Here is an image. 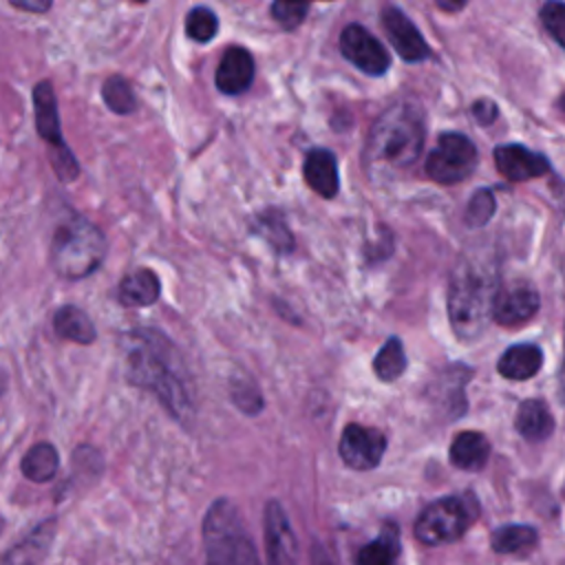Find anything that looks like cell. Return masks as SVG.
<instances>
[{"label": "cell", "instance_id": "1", "mask_svg": "<svg viewBox=\"0 0 565 565\" xmlns=\"http://www.w3.org/2000/svg\"><path fill=\"white\" fill-rule=\"evenodd\" d=\"M181 358L170 340L152 329L128 333L126 377L130 384L152 391L177 419L192 415V399L185 384Z\"/></svg>", "mask_w": 565, "mask_h": 565}, {"label": "cell", "instance_id": "25", "mask_svg": "<svg viewBox=\"0 0 565 565\" xmlns=\"http://www.w3.org/2000/svg\"><path fill=\"white\" fill-rule=\"evenodd\" d=\"M22 475L33 481V483H44V481H51L55 475H57V468H60V455L55 450L53 444L49 441H40V444H33L26 455L22 457Z\"/></svg>", "mask_w": 565, "mask_h": 565}, {"label": "cell", "instance_id": "35", "mask_svg": "<svg viewBox=\"0 0 565 565\" xmlns=\"http://www.w3.org/2000/svg\"><path fill=\"white\" fill-rule=\"evenodd\" d=\"M11 7L18 11H29V13H46L51 9V2L49 0H26V2L13 0Z\"/></svg>", "mask_w": 565, "mask_h": 565}, {"label": "cell", "instance_id": "38", "mask_svg": "<svg viewBox=\"0 0 565 565\" xmlns=\"http://www.w3.org/2000/svg\"><path fill=\"white\" fill-rule=\"evenodd\" d=\"M0 532H2V519H0Z\"/></svg>", "mask_w": 565, "mask_h": 565}, {"label": "cell", "instance_id": "28", "mask_svg": "<svg viewBox=\"0 0 565 565\" xmlns=\"http://www.w3.org/2000/svg\"><path fill=\"white\" fill-rule=\"evenodd\" d=\"M102 99L117 115H130L137 110V97L128 79L121 75H110L102 86Z\"/></svg>", "mask_w": 565, "mask_h": 565}, {"label": "cell", "instance_id": "6", "mask_svg": "<svg viewBox=\"0 0 565 565\" xmlns=\"http://www.w3.org/2000/svg\"><path fill=\"white\" fill-rule=\"evenodd\" d=\"M477 514V505L470 497H444L428 503L417 521H415V536L424 545H441L457 541L463 536L468 525Z\"/></svg>", "mask_w": 565, "mask_h": 565}, {"label": "cell", "instance_id": "37", "mask_svg": "<svg viewBox=\"0 0 565 565\" xmlns=\"http://www.w3.org/2000/svg\"><path fill=\"white\" fill-rule=\"evenodd\" d=\"M7 382H9V380H7V373H4V369L0 366V397H2L4 391H7Z\"/></svg>", "mask_w": 565, "mask_h": 565}, {"label": "cell", "instance_id": "31", "mask_svg": "<svg viewBox=\"0 0 565 565\" xmlns=\"http://www.w3.org/2000/svg\"><path fill=\"white\" fill-rule=\"evenodd\" d=\"M311 4L309 2H285L278 0L271 4V18L278 22V26H282L285 31H294L296 26L302 24L305 15L309 13Z\"/></svg>", "mask_w": 565, "mask_h": 565}, {"label": "cell", "instance_id": "22", "mask_svg": "<svg viewBox=\"0 0 565 565\" xmlns=\"http://www.w3.org/2000/svg\"><path fill=\"white\" fill-rule=\"evenodd\" d=\"M402 545H399V532L393 523L384 525L382 532L362 545L355 554V565H399Z\"/></svg>", "mask_w": 565, "mask_h": 565}, {"label": "cell", "instance_id": "19", "mask_svg": "<svg viewBox=\"0 0 565 565\" xmlns=\"http://www.w3.org/2000/svg\"><path fill=\"white\" fill-rule=\"evenodd\" d=\"M488 459H490V441L483 433L463 430L455 435L450 444V463L455 468L477 472L488 463Z\"/></svg>", "mask_w": 565, "mask_h": 565}, {"label": "cell", "instance_id": "11", "mask_svg": "<svg viewBox=\"0 0 565 565\" xmlns=\"http://www.w3.org/2000/svg\"><path fill=\"white\" fill-rule=\"evenodd\" d=\"M340 457L353 470H373L384 457L386 437L380 428L347 424L340 437Z\"/></svg>", "mask_w": 565, "mask_h": 565}, {"label": "cell", "instance_id": "13", "mask_svg": "<svg viewBox=\"0 0 565 565\" xmlns=\"http://www.w3.org/2000/svg\"><path fill=\"white\" fill-rule=\"evenodd\" d=\"M382 26L402 60L417 64L430 55V49H428L426 40L422 38L419 29L413 24V20L399 7L386 4L382 9Z\"/></svg>", "mask_w": 565, "mask_h": 565}, {"label": "cell", "instance_id": "16", "mask_svg": "<svg viewBox=\"0 0 565 565\" xmlns=\"http://www.w3.org/2000/svg\"><path fill=\"white\" fill-rule=\"evenodd\" d=\"M305 181L307 185L324 196V199H333L340 190V177H338V161L335 154L327 148H313L307 152L305 157Z\"/></svg>", "mask_w": 565, "mask_h": 565}, {"label": "cell", "instance_id": "36", "mask_svg": "<svg viewBox=\"0 0 565 565\" xmlns=\"http://www.w3.org/2000/svg\"><path fill=\"white\" fill-rule=\"evenodd\" d=\"M441 11H459V9H463V2H455V4H448V2H439L437 4Z\"/></svg>", "mask_w": 565, "mask_h": 565}, {"label": "cell", "instance_id": "9", "mask_svg": "<svg viewBox=\"0 0 565 565\" xmlns=\"http://www.w3.org/2000/svg\"><path fill=\"white\" fill-rule=\"evenodd\" d=\"M340 53L362 73L380 77L388 71L391 57L384 44L362 24H347L340 33Z\"/></svg>", "mask_w": 565, "mask_h": 565}, {"label": "cell", "instance_id": "7", "mask_svg": "<svg viewBox=\"0 0 565 565\" xmlns=\"http://www.w3.org/2000/svg\"><path fill=\"white\" fill-rule=\"evenodd\" d=\"M33 110H35V128L38 135L51 146V166L62 181H73L79 174V163L71 148L64 143L57 99L53 84L42 79L33 88Z\"/></svg>", "mask_w": 565, "mask_h": 565}, {"label": "cell", "instance_id": "15", "mask_svg": "<svg viewBox=\"0 0 565 565\" xmlns=\"http://www.w3.org/2000/svg\"><path fill=\"white\" fill-rule=\"evenodd\" d=\"M254 57L243 46H230L214 73V84L223 95H241L245 93L254 82Z\"/></svg>", "mask_w": 565, "mask_h": 565}, {"label": "cell", "instance_id": "29", "mask_svg": "<svg viewBox=\"0 0 565 565\" xmlns=\"http://www.w3.org/2000/svg\"><path fill=\"white\" fill-rule=\"evenodd\" d=\"M185 33L194 42H210L218 33V18L207 7H194L185 15Z\"/></svg>", "mask_w": 565, "mask_h": 565}, {"label": "cell", "instance_id": "8", "mask_svg": "<svg viewBox=\"0 0 565 565\" xmlns=\"http://www.w3.org/2000/svg\"><path fill=\"white\" fill-rule=\"evenodd\" d=\"M477 161L479 152L470 137L461 132H444L426 159V174L437 183L452 185L468 179L477 168Z\"/></svg>", "mask_w": 565, "mask_h": 565}, {"label": "cell", "instance_id": "12", "mask_svg": "<svg viewBox=\"0 0 565 565\" xmlns=\"http://www.w3.org/2000/svg\"><path fill=\"white\" fill-rule=\"evenodd\" d=\"M265 545L267 565H298V543L287 512L278 501L265 505Z\"/></svg>", "mask_w": 565, "mask_h": 565}, {"label": "cell", "instance_id": "14", "mask_svg": "<svg viewBox=\"0 0 565 565\" xmlns=\"http://www.w3.org/2000/svg\"><path fill=\"white\" fill-rule=\"evenodd\" d=\"M492 157H494L497 170L508 181H527V179H536V177H543L545 172H550V161L543 154L532 152L530 148H525L521 143L497 146Z\"/></svg>", "mask_w": 565, "mask_h": 565}, {"label": "cell", "instance_id": "24", "mask_svg": "<svg viewBox=\"0 0 565 565\" xmlns=\"http://www.w3.org/2000/svg\"><path fill=\"white\" fill-rule=\"evenodd\" d=\"M252 232L265 238V243L271 245V249L278 254H289L294 249V234L278 210L258 212L252 221Z\"/></svg>", "mask_w": 565, "mask_h": 565}, {"label": "cell", "instance_id": "32", "mask_svg": "<svg viewBox=\"0 0 565 565\" xmlns=\"http://www.w3.org/2000/svg\"><path fill=\"white\" fill-rule=\"evenodd\" d=\"M232 402L247 415H256L263 411V395L256 388V384H252L249 380L243 382H232Z\"/></svg>", "mask_w": 565, "mask_h": 565}, {"label": "cell", "instance_id": "33", "mask_svg": "<svg viewBox=\"0 0 565 565\" xmlns=\"http://www.w3.org/2000/svg\"><path fill=\"white\" fill-rule=\"evenodd\" d=\"M541 24L556 40L558 46L565 44V7L563 2H547L541 7Z\"/></svg>", "mask_w": 565, "mask_h": 565}, {"label": "cell", "instance_id": "23", "mask_svg": "<svg viewBox=\"0 0 565 565\" xmlns=\"http://www.w3.org/2000/svg\"><path fill=\"white\" fill-rule=\"evenodd\" d=\"M53 329L60 338L77 342V344H90L97 338V329L86 311H82L75 305H64L53 316Z\"/></svg>", "mask_w": 565, "mask_h": 565}, {"label": "cell", "instance_id": "3", "mask_svg": "<svg viewBox=\"0 0 565 565\" xmlns=\"http://www.w3.org/2000/svg\"><path fill=\"white\" fill-rule=\"evenodd\" d=\"M499 289L497 267L477 256H463L448 282V318L457 338H479L492 320V302Z\"/></svg>", "mask_w": 565, "mask_h": 565}, {"label": "cell", "instance_id": "21", "mask_svg": "<svg viewBox=\"0 0 565 565\" xmlns=\"http://www.w3.org/2000/svg\"><path fill=\"white\" fill-rule=\"evenodd\" d=\"M514 426L525 441H545L554 433V417L545 402L525 399L516 411Z\"/></svg>", "mask_w": 565, "mask_h": 565}, {"label": "cell", "instance_id": "4", "mask_svg": "<svg viewBox=\"0 0 565 565\" xmlns=\"http://www.w3.org/2000/svg\"><path fill=\"white\" fill-rule=\"evenodd\" d=\"M106 236L82 214L64 218L51 241V267L60 278L79 280L90 276L106 256Z\"/></svg>", "mask_w": 565, "mask_h": 565}, {"label": "cell", "instance_id": "26", "mask_svg": "<svg viewBox=\"0 0 565 565\" xmlns=\"http://www.w3.org/2000/svg\"><path fill=\"white\" fill-rule=\"evenodd\" d=\"M490 545L499 554H523L536 545V530L530 525H501L492 532Z\"/></svg>", "mask_w": 565, "mask_h": 565}, {"label": "cell", "instance_id": "10", "mask_svg": "<svg viewBox=\"0 0 565 565\" xmlns=\"http://www.w3.org/2000/svg\"><path fill=\"white\" fill-rule=\"evenodd\" d=\"M541 307V296L536 287L527 280L499 282L492 302V320L501 327H516L536 316Z\"/></svg>", "mask_w": 565, "mask_h": 565}, {"label": "cell", "instance_id": "2", "mask_svg": "<svg viewBox=\"0 0 565 565\" xmlns=\"http://www.w3.org/2000/svg\"><path fill=\"white\" fill-rule=\"evenodd\" d=\"M424 139L426 119L422 108L411 102H397L375 119L366 137L364 163L375 172L404 170L419 159Z\"/></svg>", "mask_w": 565, "mask_h": 565}, {"label": "cell", "instance_id": "18", "mask_svg": "<svg viewBox=\"0 0 565 565\" xmlns=\"http://www.w3.org/2000/svg\"><path fill=\"white\" fill-rule=\"evenodd\" d=\"M543 364V351L536 347V344H530V342H521V344H512L508 347L499 362H497V369L499 373L505 377V380H530L539 373Z\"/></svg>", "mask_w": 565, "mask_h": 565}, {"label": "cell", "instance_id": "20", "mask_svg": "<svg viewBox=\"0 0 565 565\" xmlns=\"http://www.w3.org/2000/svg\"><path fill=\"white\" fill-rule=\"evenodd\" d=\"M159 294H161L159 278L148 267L130 271L128 276L121 278L117 287V298L124 307H148L157 302Z\"/></svg>", "mask_w": 565, "mask_h": 565}, {"label": "cell", "instance_id": "30", "mask_svg": "<svg viewBox=\"0 0 565 565\" xmlns=\"http://www.w3.org/2000/svg\"><path fill=\"white\" fill-rule=\"evenodd\" d=\"M494 210H497V201H494V194L492 190L488 188H481L477 190L470 201H468V207H466V223L470 227H481L486 225L492 216H494Z\"/></svg>", "mask_w": 565, "mask_h": 565}, {"label": "cell", "instance_id": "17", "mask_svg": "<svg viewBox=\"0 0 565 565\" xmlns=\"http://www.w3.org/2000/svg\"><path fill=\"white\" fill-rule=\"evenodd\" d=\"M55 532V521H44L38 527H33L22 541L11 545L4 556L0 558V565H40L42 556L46 554Z\"/></svg>", "mask_w": 565, "mask_h": 565}, {"label": "cell", "instance_id": "27", "mask_svg": "<svg viewBox=\"0 0 565 565\" xmlns=\"http://www.w3.org/2000/svg\"><path fill=\"white\" fill-rule=\"evenodd\" d=\"M406 353L402 347V340L397 335H391L382 349L373 358V371L382 382H395L406 371Z\"/></svg>", "mask_w": 565, "mask_h": 565}, {"label": "cell", "instance_id": "34", "mask_svg": "<svg viewBox=\"0 0 565 565\" xmlns=\"http://www.w3.org/2000/svg\"><path fill=\"white\" fill-rule=\"evenodd\" d=\"M497 115H499V108H497V104L492 102V99H477L475 104H472V117L481 124V126H490L494 119H497Z\"/></svg>", "mask_w": 565, "mask_h": 565}, {"label": "cell", "instance_id": "5", "mask_svg": "<svg viewBox=\"0 0 565 565\" xmlns=\"http://www.w3.org/2000/svg\"><path fill=\"white\" fill-rule=\"evenodd\" d=\"M205 565H260L256 545L230 499H216L203 519Z\"/></svg>", "mask_w": 565, "mask_h": 565}]
</instances>
